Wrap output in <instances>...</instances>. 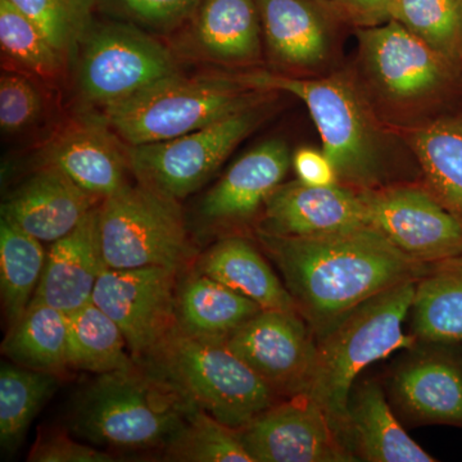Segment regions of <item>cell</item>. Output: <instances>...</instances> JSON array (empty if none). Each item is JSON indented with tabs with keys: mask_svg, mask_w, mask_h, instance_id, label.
I'll return each instance as SVG.
<instances>
[{
	"mask_svg": "<svg viewBox=\"0 0 462 462\" xmlns=\"http://www.w3.org/2000/svg\"><path fill=\"white\" fill-rule=\"evenodd\" d=\"M256 236L316 339L365 300L418 281L430 267L407 257L372 226L309 238Z\"/></svg>",
	"mask_w": 462,
	"mask_h": 462,
	"instance_id": "cell-1",
	"label": "cell"
},
{
	"mask_svg": "<svg viewBox=\"0 0 462 462\" xmlns=\"http://www.w3.org/2000/svg\"><path fill=\"white\" fill-rule=\"evenodd\" d=\"M194 407L179 389L135 364L99 374L81 389L69 425L75 436L94 446L162 449Z\"/></svg>",
	"mask_w": 462,
	"mask_h": 462,
	"instance_id": "cell-2",
	"label": "cell"
},
{
	"mask_svg": "<svg viewBox=\"0 0 462 462\" xmlns=\"http://www.w3.org/2000/svg\"><path fill=\"white\" fill-rule=\"evenodd\" d=\"M418 281L365 300L318 338L314 372L305 394L324 410L345 442L355 380L376 361L415 346L416 337L404 333L403 322L411 312Z\"/></svg>",
	"mask_w": 462,
	"mask_h": 462,
	"instance_id": "cell-3",
	"label": "cell"
},
{
	"mask_svg": "<svg viewBox=\"0 0 462 462\" xmlns=\"http://www.w3.org/2000/svg\"><path fill=\"white\" fill-rule=\"evenodd\" d=\"M218 421L239 430L278 402V396L243 363L224 338L193 336L176 324L143 361Z\"/></svg>",
	"mask_w": 462,
	"mask_h": 462,
	"instance_id": "cell-4",
	"label": "cell"
},
{
	"mask_svg": "<svg viewBox=\"0 0 462 462\" xmlns=\"http://www.w3.org/2000/svg\"><path fill=\"white\" fill-rule=\"evenodd\" d=\"M261 91L236 76H169L100 112L129 147L179 138L263 103Z\"/></svg>",
	"mask_w": 462,
	"mask_h": 462,
	"instance_id": "cell-5",
	"label": "cell"
},
{
	"mask_svg": "<svg viewBox=\"0 0 462 462\" xmlns=\"http://www.w3.org/2000/svg\"><path fill=\"white\" fill-rule=\"evenodd\" d=\"M72 62L79 96L98 114L180 72L161 38L112 18L91 23Z\"/></svg>",
	"mask_w": 462,
	"mask_h": 462,
	"instance_id": "cell-6",
	"label": "cell"
},
{
	"mask_svg": "<svg viewBox=\"0 0 462 462\" xmlns=\"http://www.w3.org/2000/svg\"><path fill=\"white\" fill-rule=\"evenodd\" d=\"M254 89L284 91L309 109L320 133L322 151L329 157L339 180L373 189L382 173L378 138L363 105L348 85L337 79H300L252 71L236 75Z\"/></svg>",
	"mask_w": 462,
	"mask_h": 462,
	"instance_id": "cell-7",
	"label": "cell"
},
{
	"mask_svg": "<svg viewBox=\"0 0 462 462\" xmlns=\"http://www.w3.org/2000/svg\"><path fill=\"white\" fill-rule=\"evenodd\" d=\"M98 231L108 269H181L190 256L189 234L179 200L138 181L99 203Z\"/></svg>",
	"mask_w": 462,
	"mask_h": 462,
	"instance_id": "cell-8",
	"label": "cell"
},
{
	"mask_svg": "<svg viewBox=\"0 0 462 462\" xmlns=\"http://www.w3.org/2000/svg\"><path fill=\"white\" fill-rule=\"evenodd\" d=\"M263 103L170 141L129 147L134 178L180 202L202 188L263 120Z\"/></svg>",
	"mask_w": 462,
	"mask_h": 462,
	"instance_id": "cell-9",
	"label": "cell"
},
{
	"mask_svg": "<svg viewBox=\"0 0 462 462\" xmlns=\"http://www.w3.org/2000/svg\"><path fill=\"white\" fill-rule=\"evenodd\" d=\"M179 267L108 269L100 273L91 300L123 330L130 354L142 364L178 324Z\"/></svg>",
	"mask_w": 462,
	"mask_h": 462,
	"instance_id": "cell-10",
	"label": "cell"
},
{
	"mask_svg": "<svg viewBox=\"0 0 462 462\" xmlns=\"http://www.w3.org/2000/svg\"><path fill=\"white\" fill-rule=\"evenodd\" d=\"M224 339L276 396L306 393L314 372L318 339L298 312L263 310Z\"/></svg>",
	"mask_w": 462,
	"mask_h": 462,
	"instance_id": "cell-11",
	"label": "cell"
},
{
	"mask_svg": "<svg viewBox=\"0 0 462 462\" xmlns=\"http://www.w3.org/2000/svg\"><path fill=\"white\" fill-rule=\"evenodd\" d=\"M360 196L367 225L416 263L433 264L462 254V224L430 191L394 187Z\"/></svg>",
	"mask_w": 462,
	"mask_h": 462,
	"instance_id": "cell-12",
	"label": "cell"
},
{
	"mask_svg": "<svg viewBox=\"0 0 462 462\" xmlns=\"http://www.w3.org/2000/svg\"><path fill=\"white\" fill-rule=\"evenodd\" d=\"M236 431L254 462L356 460L324 410L306 394L273 403Z\"/></svg>",
	"mask_w": 462,
	"mask_h": 462,
	"instance_id": "cell-13",
	"label": "cell"
},
{
	"mask_svg": "<svg viewBox=\"0 0 462 462\" xmlns=\"http://www.w3.org/2000/svg\"><path fill=\"white\" fill-rule=\"evenodd\" d=\"M41 166L69 176L100 200L129 185L134 176L129 145L125 144L100 114H85L69 121L42 145Z\"/></svg>",
	"mask_w": 462,
	"mask_h": 462,
	"instance_id": "cell-14",
	"label": "cell"
},
{
	"mask_svg": "<svg viewBox=\"0 0 462 462\" xmlns=\"http://www.w3.org/2000/svg\"><path fill=\"white\" fill-rule=\"evenodd\" d=\"M172 38L179 60L220 66L256 63L263 39L257 0H200L187 25Z\"/></svg>",
	"mask_w": 462,
	"mask_h": 462,
	"instance_id": "cell-15",
	"label": "cell"
},
{
	"mask_svg": "<svg viewBox=\"0 0 462 462\" xmlns=\"http://www.w3.org/2000/svg\"><path fill=\"white\" fill-rule=\"evenodd\" d=\"M369 226L360 193L339 184L312 187L296 180L279 185L264 202L256 231L309 238Z\"/></svg>",
	"mask_w": 462,
	"mask_h": 462,
	"instance_id": "cell-16",
	"label": "cell"
},
{
	"mask_svg": "<svg viewBox=\"0 0 462 462\" xmlns=\"http://www.w3.org/2000/svg\"><path fill=\"white\" fill-rule=\"evenodd\" d=\"M291 165V152L282 139L260 143L231 165L199 207L209 227L233 226L251 220L282 184Z\"/></svg>",
	"mask_w": 462,
	"mask_h": 462,
	"instance_id": "cell-17",
	"label": "cell"
},
{
	"mask_svg": "<svg viewBox=\"0 0 462 462\" xmlns=\"http://www.w3.org/2000/svg\"><path fill=\"white\" fill-rule=\"evenodd\" d=\"M358 33L370 71L393 98H421L445 80V58L397 21H385Z\"/></svg>",
	"mask_w": 462,
	"mask_h": 462,
	"instance_id": "cell-18",
	"label": "cell"
},
{
	"mask_svg": "<svg viewBox=\"0 0 462 462\" xmlns=\"http://www.w3.org/2000/svg\"><path fill=\"white\" fill-rule=\"evenodd\" d=\"M100 202L60 170L41 166L5 199L2 217L42 243H54Z\"/></svg>",
	"mask_w": 462,
	"mask_h": 462,
	"instance_id": "cell-19",
	"label": "cell"
},
{
	"mask_svg": "<svg viewBox=\"0 0 462 462\" xmlns=\"http://www.w3.org/2000/svg\"><path fill=\"white\" fill-rule=\"evenodd\" d=\"M430 345L394 374V400L421 424L462 428V352L457 345Z\"/></svg>",
	"mask_w": 462,
	"mask_h": 462,
	"instance_id": "cell-20",
	"label": "cell"
},
{
	"mask_svg": "<svg viewBox=\"0 0 462 462\" xmlns=\"http://www.w3.org/2000/svg\"><path fill=\"white\" fill-rule=\"evenodd\" d=\"M98 206L71 233L51 243L33 300L67 315L91 300L99 275L107 267L100 249Z\"/></svg>",
	"mask_w": 462,
	"mask_h": 462,
	"instance_id": "cell-21",
	"label": "cell"
},
{
	"mask_svg": "<svg viewBox=\"0 0 462 462\" xmlns=\"http://www.w3.org/2000/svg\"><path fill=\"white\" fill-rule=\"evenodd\" d=\"M346 442L356 460L367 462H436L398 422L384 392L365 382L349 397Z\"/></svg>",
	"mask_w": 462,
	"mask_h": 462,
	"instance_id": "cell-22",
	"label": "cell"
},
{
	"mask_svg": "<svg viewBox=\"0 0 462 462\" xmlns=\"http://www.w3.org/2000/svg\"><path fill=\"white\" fill-rule=\"evenodd\" d=\"M196 269L254 300L263 310L300 314L284 282L260 251L243 236L218 240L199 257Z\"/></svg>",
	"mask_w": 462,
	"mask_h": 462,
	"instance_id": "cell-23",
	"label": "cell"
},
{
	"mask_svg": "<svg viewBox=\"0 0 462 462\" xmlns=\"http://www.w3.org/2000/svg\"><path fill=\"white\" fill-rule=\"evenodd\" d=\"M319 0H257L263 35L276 62L294 69L318 66L329 51Z\"/></svg>",
	"mask_w": 462,
	"mask_h": 462,
	"instance_id": "cell-24",
	"label": "cell"
},
{
	"mask_svg": "<svg viewBox=\"0 0 462 462\" xmlns=\"http://www.w3.org/2000/svg\"><path fill=\"white\" fill-rule=\"evenodd\" d=\"M261 311L254 300L197 269L179 281L176 319L179 327L193 336L226 338Z\"/></svg>",
	"mask_w": 462,
	"mask_h": 462,
	"instance_id": "cell-25",
	"label": "cell"
},
{
	"mask_svg": "<svg viewBox=\"0 0 462 462\" xmlns=\"http://www.w3.org/2000/svg\"><path fill=\"white\" fill-rule=\"evenodd\" d=\"M412 334L425 343H462V254L430 264L416 282Z\"/></svg>",
	"mask_w": 462,
	"mask_h": 462,
	"instance_id": "cell-26",
	"label": "cell"
},
{
	"mask_svg": "<svg viewBox=\"0 0 462 462\" xmlns=\"http://www.w3.org/2000/svg\"><path fill=\"white\" fill-rule=\"evenodd\" d=\"M2 354L27 369L60 375L71 367L69 315L32 300L23 318L8 328Z\"/></svg>",
	"mask_w": 462,
	"mask_h": 462,
	"instance_id": "cell-27",
	"label": "cell"
},
{
	"mask_svg": "<svg viewBox=\"0 0 462 462\" xmlns=\"http://www.w3.org/2000/svg\"><path fill=\"white\" fill-rule=\"evenodd\" d=\"M47 252L42 242L16 224L0 220V296L8 328L16 324L35 296Z\"/></svg>",
	"mask_w": 462,
	"mask_h": 462,
	"instance_id": "cell-28",
	"label": "cell"
},
{
	"mask_svg": "<svg viewBox=\"0 0 462 462\" xmlns=\"http://www.w3.org/2000/svg\"><path fill=\"white\" fill-rule=\"evenodd\" d=\"M412 143L430 193L462 224V120L427 125Z\"/></svg>",
	"mask_w": 462,
	"mask_h": 462,
	"instance_id": "cell-29",
	"label": "cell"
},
{
	"mask_svg": "<svg viewBox=\"0 0 462 462\" xmlns=\"http://www.w3.org/2000/svg\"><path fill=\"white\" fill-rule=\"evenodd\" d=\"M69 327L72 369L99 375L136 364L123 330L93 300L69 314Z\"/></svg>",
	"mask_w": 462,
	"mask_h": 462,
	"instance_id": "cell-30",
	"label": "cell"
},
{
	"mask_svg": "<svg viewBox=\"0 0 462 462\" xmlns=\"http://www.w3.org/2000/svg\"><path fill=\"white\" fill-rule=\"evenodd\" d=\"M58 388V375L17 364L0 367V445L16 451L44 404Z\"/></svg>",
	"mask_w": 462,
	"mask_h": 462,
	"instance_id": "cell-31",
	"label": "cell"
},
{
	"mask_svg": "<svg viewBox=\"0 0 462 462\" xmlns=\"http://www.w3.org/2000/svg\"><path fill=\"white\" fill-rule=\"evenodd\" d=\"M0 47L16 69L42 83L58 80L69 65L42 30L9 0H0Z\"/></svg>",
	"mask_w": 462,
	"mask_h": 462,
	"instance_id": "cell-32",
	"label": "cell"
},
{
	"mask_svg": "<svg viewBox=\"0 0 462 462\" xmlns=\"http://www.w3.org/2000/svg\"><path fill=\"white\" fill-rule=\"evenodd\" d=\"M162 460L178 462H254L238 431L196 406L162 448Z\"/></svg>",
	"mask_w": 462,
	"mask_h": 462,
	"instance_id": "cell-33",
	"label": "cell"
},
{
	"mask_svg": "<svg viewBox=\"0 0 462 462\" xmlns=\"http://www.w3.org/2000/svg\"><path fill=\"white\" fill-rule=\"evenodd\" d=\"M72 62L97 12L96 0H9Z\"/></svg>",
	"mask_w": 462,
	"mask_h": 462,
	"instance_id": "cell-34",
	"label": "cell"
},
{
	"mask_svg": "<svg viewBox=\"0 0 462 462\" xmlns=\"http://www.w3.org/2000/svg\"><path fill=\"white\" fill-rule=\"evenodd\" d=\"M397 21L443 58H452L462 39V0H397Z\"/></svg>",
	"mask_w": 462,
	"mask_h": 462,
	"instance_id": "cell-35",
	"label": "cell"
},
{
	"mask_svg": "<svg viewBox=\"0 0 462 462\" xmlns=\"http://www.w3.org/2000/svg\"><path fill=\"white\" fill-rule=\"evenodd\" d=\"M200 0H96L97 12L130 23L158 38L180 32Z\"/></svg>",
	"mask_w": 462,
	"mask_h": 462,
	"instance_id": "cell-36",
	"label": "cell"
},
{
	"mask_svg": "<svg viewBox=\"0 0 462 462\" xmlns=\"http://www.w3.org/2000/svg\"><path fill=\"white\" fill-rule=\"evenodd\" d=\"M35 76L7 69L0 76V129L18 135L36 126L45 114L47 99Z\"/></svg>",
	"mask_w": 462,
	"mask_h": 462,
	"instance_id": "cell-37",
	"label": "cell"
},
{
	"mask_svg": "<svg viewBox=\"0 0 462 462\" xmlns=\"http://www.w3.org/2000/svg\"><path fill=\"white\" fill-rule=\"evenodd\" d=\"M29 462H114V455L103 449L78 442L65 431H41L29 455Z\"/></svg>",
	"mask_w": 462,
	"mask_h": 462,
	"instance_id": "cell-38",
	"label": "cell"
},
{
	"mask_svg": "<svg viewBox=\"0 0 462 462\" xmlns=\"http://www.w3.org/2000/svg\"><path fill=\"white\" fill-rule=\"evenodd\" d=\"M291 166L298 180L312 187H329L339 184L336 167L324 151L303 147L297 149L291 156Z\"/></svg>",
	"mask_w": 462,
	"mask_h": 462,
	"instance_id": "cell-39",
	"label": "cell"
},
{
	"mask_svg": "<svg viewBox=\"0 0 462 462\" xmlns=\"http://www.w3.org/2000/svg\"><path fill=\"white\" fill-rule=\"evenodd\" d=\"M340 11L363 25H379L391 20L397 0H331Z\"/></svg>",
	"mask_w": 462,
	"mask_h": 462,
	"instance_id": "cell-40",
	"label": "cell"
},
{
	"mask_svg": "<svg viewBox=\"0 0 462 462\" xmlns=\"http://www.w3.org/2000/svg\"><path fill=\"white\" fill-rule=\"evenodd\" d=\"M319 2H321V0H319Z\"/></svg>",
	"mask_w": 462,
	"mask_h": 462,
	"instance_id": "cell-41",
	"label": "cell"
}]
</instances>
